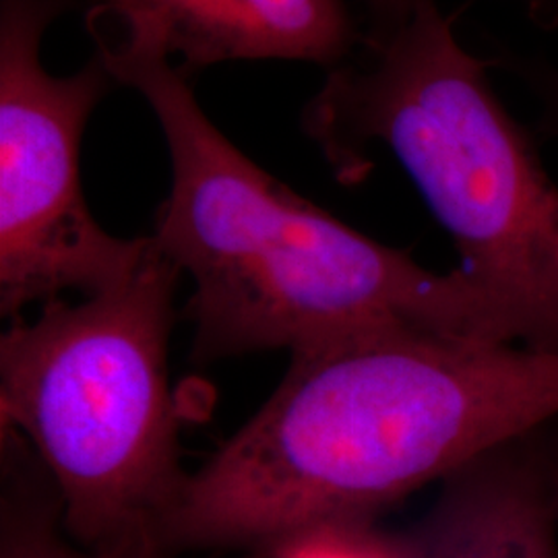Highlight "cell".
Listing matches in <instances>:
<instances>
[{"label":"cell","instance_id":"obj_3","mask_svg":"<svg viewBox=\"0 0 558 558\" xmlns=\"http://www.w3.org/2000/svg\"><path fill=\"white\" fill-rule=\"evenodd\" d=\"M435 0L338 64L302 114L343 182L383 145L456 242L468 278L518 325L519 343L558 354V186Z\"/></svg>","mask_w":558,"mask_h":558},{"label":"cell","instance_id":"obj_13","mask_svg":"<svg viewBox=\"0 0 558 558\" xmlns=\"http://www.w3.org/2000/svg\"><path fill=\"white\" fill-rule=\"evenodd\" d=\"M530 13L546 25H555L558 21V0H525Z\"/></svg>","mask_w":558,"mask_h":558},{"label":"cell","instance_id":"obj_8","mask_svg":"<svg viewBox=\"0 0 558 558\" xmlns=\"http://www.w3.org/2000/svg\"><path fill=\"white\" fill-rule=\"evenodd\" d=\"M0 445V558H180L161 544L83 548L66 534L57 486L32 447L7 426H2Z\"/></svg>","mask_w":558,"mask_h":558},{"label":"cell","instance_id":"obj_4","mask_svg":"<svg viewBox=\"0 0 558 558\" xmlns=\"http://www.w3.org/2000/svg\"><path fill=\"white\" fill-rule=\"evenodd\" d=\"M180 276L149 236L119 286L50 300L0 338V424L40 459L87 550L161 544L186 486L168 380Z\"/></svg>","mask_w":558,"mask_h":558},{"label":"cell","instance_id":"obj_6","mask_svg":"<svg viewBox=\"0 0 558 558\" xmlns=\"http://www.w3.org/2000/svg\"><path fill=\"white\" fill-rule=\"evenodd\" d=\"M87 23L149 34L186 69L251 59L333 69L359 40L343 0H94Z\"/></svg>","mask_w":558,"mask_h":558},{"label":"cell","instance_id":"obj_7","mask_svg":"<svg viewBox=\"0 0 558 558\" xmlns=\"http://www.w3.org/2000/svg\"><path fill=\"white\" fill-rule=\"evenodd\" d=\"M544 428L499 445L440 480L430 509L398 532L403 558H558Z\"/></svg>","mask_w":558,"mask_h":558},{"label":"cell","instance_id":"obj_11","mask_svg":"<svg viewBox=\"0 0 558 558\" xmlns=\"http://www.w3.org/2000/svg\"><path fill=\"white\" fill-rule=\"evenodd\" d=\"M371 15V34L366 41H379L391 36L410 20L424 0H364Z\"/></svg>","mask_w":558,"mask_h":558},{"label":"cell","instance_id":"obj_1","mask_svg":"<svg viewBox=\"0 0 558 558\" xmlns=\"http://www.w3.org/2000/svg\"><path fill=\"white\" fill-rule=\"evenodd\" d=\"M558 418V354L396 331L292 354L274 396L189 474L161 542L248 553L383 511Z\"/></svg>","mask_w":558,"mask_h":558},{"label":"cell","instance_id":"obj_5","mask_svg":"<svg viewBox=\"0 0 558 558\" xmlns=\"http://www.w3.org/2000/svg\"><path fill=\"white\" fill-rule=\"evenodd\" d=\"M66 0H0V313L20 319L64 292L112 290L149 236L108 234L81 189V137L112 77L98 57L54 77L41 64L48 25Z\"/></svg>","mask_w":558,"mask_h":558},{"label":"cell","instance_id":"obj_12","mask_svg":"<svg viewBox=\"0 0 558 558\" xmlns=\"http://www.w3.org/2000/svg\"><path fill=\"white\" fill-rule=\"evenodd\" d=\"M542 451H544V474L548 486V499L553 505L558 521V426L557 422L548 424L542 433Z\"/></svg>","mask_w":558,"mask_h":558},{"label":"cell","instance_id":"obj_9","mask_svg":"<svg viewBox=\"0 0 558 558\" xmlns=\"http://www.w3.org/2000/svg\"><path fill=\"white\" fill-rule=\"evenodd\" d=\"M240 558H403L398 532L366 521H327L271 539Z\"/></svg>","mask_w":558,"mask_h":558},{"label":"cell","instance_id":"obj_10","mask_svg":"<svg viewBox=\"0 0 558 558\" xmlns=\"http://www.w3.org/2000/svg\"><path fill=\"white\" fill-rule=\"evenodd\" d=\"M509 66L521 80L527 81V85L538 96L542 110L538 122L539 135L558 137V69L530 60H511Z\"/></svg>","mask_w":558,"mask_h":558},{"label":"cell","instance_id":"obj_2","mask_svg":"<svg viewBox=\"0 0 558 558\" xmlns=\"http://www.w3.org/2000/svg\"><path fill=\"white\" fill-rule=\"evenodd\" d=\"M94 38L110 77L149 101L168 143L172 189L151 239L195 281L184 317L197 362L396 331L519 343L509 313L463 269L422 267L248 160L158 38Z\"/></svg>","mask_w":558,"mask_h":558}]
</instances>
